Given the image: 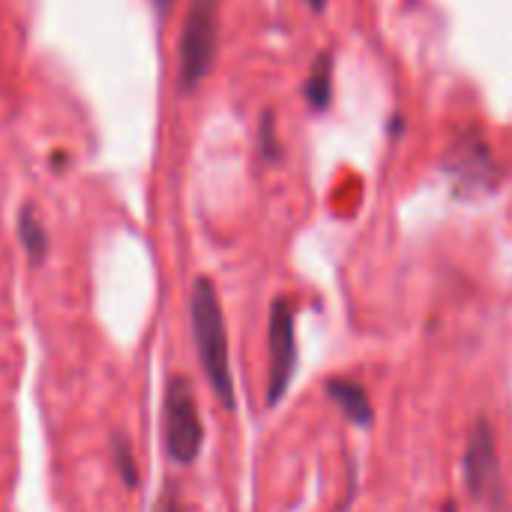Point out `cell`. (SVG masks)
<instances>
[{
  "mask_svg": "<svg viewBox=\"0 0 512 512\" xmlns=\"http://www.w3.org/2000/svg\"><path fill=\"white\" fill-rule=\"evenodd\" d=\"M330 93H333V60H330V54H321L306 81V99L312 108H327Z\"/></svg>",
  "mask_w": 512,
  "mask_h": 512,
  "instance_id": "8",
  "label": "cell"
},
{
  "mask_svg": "<svg viewBox=\"0 0 512 512\" xmlns=\"http://www.w3.org/2000/svg\"><path fill=\"white\" fill-rule=\"evenodd\" d=\"M171 3H174V0H153V6H156L159 15H165V12L171 9Z\"/></svg>",
  "mask_w": 512,
  "mask_h": 512,
  "instance_id": "12",
  "label": "cell"
},
{
  "mask_svg": "<svg viewBox=\"0 0 512 512\" xmlns=\"http://www.w3.org/2000/svg\"><path fill=\"white\" fill-rule=\"evenodd\" d=\"M306 3H309V6H312V9H315V12H318V9H324V6H327V0H306Z\"/></svg>",
  "mask_w": 512,
  "mask_h": 512,
  "instance_id": "13",
  "label": "cell"
},
{
  "mask_svg": "<svg viewBox=\"0 0 512 512\" xmlns=\"http://www.w3.org/2000/svg\"><path fill=\"white\" fill-rule=\"evenodd\" d=\"M111 450H114V468L123 480L126 489H135L138 486V468H135V456H132V447L123 435H114L111 441Z\"/></svg>",
  "mask_w": 512,
  "mask_h": 512,
  "instance_id": "9",
  "label": "cell"
},
{
  "mask_svg": "<svg viewBox=\"0 0 512 512\" xmlns=\"http://www.w3.org/2000/svg\"><path fill=\"white\" fill-rule=\"evenodd\" d=\"M162 432H165V453L174 465H192L201 456L204 426L195 402V390L186 378H171L165 387L162 405Z\"/></svg>",
  "mask_w": 512,
  "mask_h": 512,
  "instance_id": "2",
  "label": "cell"
},
{
  "mask_svg": "<svg viewBox=\"0 0 512 512\" xmlns=\"http://www.w3.org/2000/svg\"><path fill=\"white\" fill-rule=\"evenodd\" d=\"M465 483H468V495L477 504L489 507L492 512H507L504 474H501V459L489 420H480L471 432L465 450Z\"/></svg>",
  "mask_w": 512,
  "mask_h": 512,
  "instance_id": "4",
  "label": "cell"
},
{
  "mask_svg": "<svg viewBox=\"0 0 512 512\" xmlns=\"http://www.w3.org/2000/svg\"><path fill=\"white\" fill-rule=\"evenodd\" d=\"M441 512H459V507H456V504L450 501V504H444V510H441Z\"/></svg>",
  "mask_w": 512,
  "mask_h": 512,
  "instance_id": "14",
  "label": "cell"
},
{
  "mask_svg": "<svg viewBox=\"0 0 512 512\" xmlns=\"http://www.w3.org/2000/svg\"><path fill=\"white\" fill-rule=\"evenodd\" d=\"M270 381H267V405H279L288 393L297 372V333H294V309L285 297L270 306Z\"/></svg>",
  "mask_w": 512,
  "mask_h": 512,
  "instance_id": "5",
  "label": "cell"
},
{
  "mask_svg": "<svg viewBox=\"0 0 512 512\" xmlns=\"http://www.w3.org/2000/svg\"><path fill=\"white\" fill-rule=\"evenodd\" d=\"M327 396L330 402L360 429H369L375 423V408L369 399V390L351 378H330L327 381Z\"/></svg>",
  "mask_w": 512,
  "mask_h": 512,
  "instance_id": "6",
  "label": "cell"
},
{
  "mask_svg": "<svg viewBox=\"0 0 512 512\" xmlns=\"http://www.w3.org/2000/svg\"><path fill=\"white\" fill-rule=\"evenodd\" d=\"M189 315H192V336H195L201 369H204L216 399L228 411H234V375H231V357H228V330H225L219 294L210 279H195Z\"/></svg>",
  "mask_w": 512,
  "mask_h": 512,
  "instance_id": "1",
  "label": "cell"
},
{
  "mask_svg": "<svg viewBox=\"0 0 512 512\" xmlns=\"http://www.w3.org/2000/svg\"><path fill=\"white\" fill-rule=\"evenodd\" d=\"M18 240H21V246H24V252H27V258L33 264L45 261V255H48V231H45V225L39 222V216H36V210L30 204L18 210Z\"/></svg>",
  "mask_w": 512,
  "mask_h": 512,
  "instance_id": "7",
  "label": "cell"
},
{
  "mask_svg": "<svg viewBox=\"0 0 512 512\" xmlns=\"http://www.w3.org/2000/svg\"><path fill=\"white\" fill-rule=\"evenodd\" d=\"M270 126H273V117L267 114V117H264V123H261V150H264L267 156H270V153H273V147H276V138L270 135Z\"/></svg>",
  "mask_w": 512,
  "mask_h": 512,
  "instance_id": "11",
  "label": "cell"
},
{
  "mask_svg": "<svg viewBox=\"0 0 512 512\" xmlns=\"http://www.w3.org/2000/svg\"><path fill=\"white\" fill-rule=\"evenodd\" d=\"M219 45V3L192 0L180 33V87L195 90L213 69Z\"/></svg>",
  "mask_w": 512,
  "mask_h": 512,
  "instance_id": "3",
  "label": "cell"
},
{
  "mask_svg": "<svg viewBox=\"0 0 512 512\" xmlns=\"http://www.w3.org/2000/svg\"><path fill=\"white\" fill-rule=\"evenodd\" d=\"M156 512H183L174 486H165V489H162V498H159V504H156Z\"/></svg>",
  "mask_w": 512,
  "mask_h": 512,
  "instance_id": "10",
  "label": "cell"
}]
</instances>
